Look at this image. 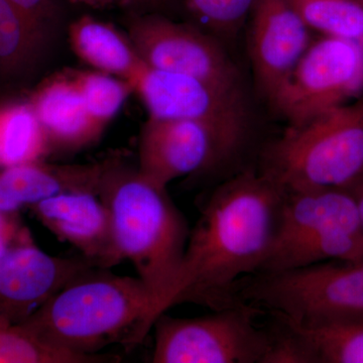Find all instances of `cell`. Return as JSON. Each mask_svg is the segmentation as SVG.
Listing matches in <instances>:
<instances>
[{
  "mask_svg": "<svg viewBox=\"0 0 363 363\" xmlns=\"http://www.w3.org/2000/svg\"><path fill=\"white\" fill-rule=\"evenodd\" d=\"M113 357L82 355L45 343L23 324L0 314V363L113 362Z\"/></svg>",
  "mask_w": 363,
  "mask_h": 363,
  "instance_id": "cell-21",
  "label": "cell"
},
{
  "mask_svg": "<svg viewBox=\"0 0 363 363\" xmlns=\"http://www.w3.org/2000/svg\"><path fill=\"white\" fill-rule=\"evenodd\" d=\"M91 117L102 128L116 118L131 93L128 81L96 70H70Z\"/></svg>",
  "mask_w": 363,
  "mask_h": 363,
  "instance_id": "cell-24",
  "label": "cell"
},
{
  "mask_svg": "<svg viewBox=\"0 0 363 363\" xmlns=\"http://www.w3.org/2000/svg\"><path fill=\"white\" fill-rule=\"evenodd\" d=\"M49 143L32 104L26 98L0 101V169L45 160Z\"/></svg>",
  "mask_w": 363,
  "mask_h": 363,
  "instance_id": "cell-20",
  "label": "cell"
},
{
  "mask_svg": "<svg viewBox=\"0 0 363 363\" xmlns=\"http://www.w3.org/2000/svg\"><path fill=\"white\" fill-rule=\"evenodd\" d=\"M362 96V45L321 35L313 40L269 104L291 125Z\"/></svg>",
  "mask_w": 363,
  "mask_h": 363,
  "instance_id": "cell-8",
  "label": "cell"
},
{
  "mask_svg": "<svg viewBox=\"0 0 363 363\" xmlns=\"http://www.w3.org/2000/svg\"><path fill=\"white\" fill-rule=\"evenodd\" d=\"M255 0H168L187 23L222 44L231 42L247 26Z\"/></svg>",
  "mask_w": 363,
  "mask_h": 363,
  "instance_id": "cell-22",
  "label": "cell"
},
{
  "mask_svg": "<svg viewBox=\"0 0 363 363\" xmlns=\"http://www.w3.org/2000/svg\"><path fill=\"white\" fill-rule=\"evenodd\" d=\"M350 193L357 209L358 223L363 233V172L347 186L343 187Z\"/></svg>",
  "mask_w": 363,
  "mask_h": 363,
  "instance_id": "cell-27",
  "label": "cell"
},
{
  "mask_svg": "<svg viewBox=\"0 0 363 363\" xmlns=\"http://www.w3.org/2000/svg\"><path fill=\"white\" fill-rule=\"evenodd\" d=\"M128 26V35L147 65L247 96L238 65L224 44L209 33L159 11H133Z\"/></svg>",
  "mask_w": 363,
  "mask_h": 363,
  "instance_id": "cell-7",
  "label": "cell"
},
{
  "mask_svg": "<svg viewBox=\"0 0 363 363\" xmlns=\"http://www.w3.org/2000/svg\"><path fill=\"white\" fill-rule=\"evenodd\" d=\"M9 4L38 21L48 30L58 23L63 9L60 0H7Z\"/></svg>",
  "mask_w": 363,
  "mask_h": 363,
  "instance_id": "cell-25",
  "label": "cell"
},
{
  "mask_svg": "<svg viewBox=\"0 0 363 363\" xmlns=\"http://www.w3.org/2000/svg\"><path fill=\"white\" fill-rule=\"evenodd\" d=\"M247 26L253 77L269 104L311 45L313 30L294 0H255Z\"/></svg>",
  "mask_w": 363,
  "mask_h": 363,
  "instance_id": "cell-11",
  "label": "cell"
},
{
  "mask_svg": "<svg viewBox=\"0 0 363 363\" xmlns=\"http://www.w3.org/2000/svg\"><path fill=\"white\" fill-rule=\"evenodd\" d=\"M30 210L50 233L77 248L93 266L108 269L123 262L108 208L96 193H65Z\"/></svg>",
  "mask_w": 363,
  "mask_h": 363,
  "instance_id": "cell-13",
  "label": "cell"
},
{
  "mask_svg": "<svg viewBox=\"0 0 363 363\" xmlns=\"http://www.w3.org/2000/svg\"><path fill=\"white\" fill-rule=\"evenodd\" d=\"M234 296L266 315L298 326L363 316V259L255 272L238 281Z\"/></svg>",
  "mask_w": 363,
  "mask_h": 363,
  "instance_id": "cell-5",
  "label": "cell"
},
{
  "mask_svg": "<svg viewBox=\"0 0 363 363\" xmlns=\"http://www.w3.org/2000/svg\"><path fill=\"white\" fill-rule=\"evenodd\" d=\"M72 4H82L95 9H109L123 7L128 9V0H69Z\"/></svg>",
  "mask_w": 363,
  "mask_h": 363,
  "instance_id": "cell-29",
  "label": "cell"
},
{
  "mask_svg": "<svg viewBox=\"0 0 363 363\" xmlns=\"http://www.w3.org/2000/svg\"><path fill=\"white\" fill-rule=\"evenodd\" d=\"M131 84L149 117L200 121L229 135L250 140L252 118L245 95L147 64Z\"/></svg>",
  "mask_w": 363,
  "mask_h": 363,
  "instance_id": "cell-10",
  "label": "cell"
},
{
  "mask_svg": "<svg viewBox=\"0 0 363 363\" xmlns=\"http://www.w3.org/2000/svg\"><path fill=\"white\" fill-rule=\"evenodd\" d=\"M359 1L363 4V0H359Z\"/></svg>",
  "mask_w": 363,
  "mask_h": 363,
  "instance_id": "cell-30",
  "label": "cell"
},
{
  "mask_svg": "<svg viewBox=\"0 0 363 363\" xmlns=\"http://www.w3.org/2000/svg\"><path fill=\"white\" fill-rule=\"evenodd\" d=\"M68 38L76 56L94 70L133 83L145 66L130 35L90 14L72 21Z\"/></svg>",
  "mask_w": 363,
  "mask_h": 363,
  "instance_id": "cell-18",
  "label": "cell"
},
{
  "mask_svg": "<svg viewBox=\"0 0 363 363\" xmlns=\"http://www.w3.org/2000/svg\"><path fill=\"white\" fill-rule=\"evenodd\" d=\"M49 33L7 0H0V78L30 75L44 57Z\"/></svg>",
  "mask_w": 363,
  "mask_h": 363,
  "instance_id": "cell-19",
  "label": "cell"
},
{
  "mask_svg": "<svg viewBox=\"0 0 363 363\" xmlns=\"http://www.w3.org/2000/svg\"><path fill=\"white\" fill-rule=\"evenodd\" d=\"M28 99L45 131L51 154L85 149L104 133V128L86 108L70 70L45 79Z\"/></svg>",
  "mask_w": 363,
  "mask_h": 363,
  "instance_id": "cell-15",
  "label": "cell"
},
{
  "mask_svg": "<svg viewBox=\"0 0 363 363\" xmlns=\"http://www.w3.org/2000/svg\"><path fill=\"white\" fill-rule=\"evenodd\" d=\"M272 319L288 363H363V316L310 326Z\"/></svg>",
  "mask_w": 363,
  "mask_h": 363,
  "instance_id": "cell-17",
  "label": "cell"
},
{
  "mask_svg": "<svg viewBox=\"0 0 363 363\" xmlns=\"http://www.w3.org/2000/svg\"><path fill=\"white\" fill-rule=\"evenodd\" d=\"M128 9L135 13L159 11L168 7V0H128Z\"/></svg>",
  "mask_w": 363,
  "mask_h": 363,
  "instance_id": "cell-28",
  "label": "cell"
},
{
  "mask_svg": "<svg viewBox=\"0 0 363 363\" xmlns=\"http://www.w3.org/2000/svg\"><path fill=\"white\" fill-rule=\"evenodd\" d=\"M278 228L267 257L341 231L362 233L357 209L344 188L283 191Z\"/></svg>",
  "mask_w": 363,
  "mask_h": 363,
  "instance_id": "cell-14",
  "label": "cell"
},
{
  "mask_svg": "<svg viewBox=\"0 0 363 363\" xmlns=\"http://www.w3.org/2000/svg\"><path fill=\"white\" fill-rule=\"evenodd\" d=\"M84 257L49 255L35 241L0 255V314L21 324L69 281L93 267Z\"/></svg>",
  "mask_w": 363,
  "mask_h": 363,
  "instance_id": "cell-12",
  "label": "cell"
},
{
  "mask_svg": "<svg viewBox=\"0 0 363 363\" xmlns=\"http://www.w3.org/2000/svg\"><path fill=\"white\" fill-rule=\"evenodd\" d=\"M312 30L363 48V4L359 0H294Z\"/></svg>",
  "mask_w": 363,
  "mask_h": 363,
  "instance_id": "cell-23",
  "label": "cell"
},
{
  "mask_svg": "<svg viewBox=\"0 0 363 363\" xmlns=\"http://www.w3.org/2000/svg\"><path fill=\"white\" fill-rule=\"evenodd\" d=\"M152 302L136 277L93 267L81 272L30 315L23 326L45 343L82 355L107 344L143 342L150 331Z\"/></svg>",
  "mask_w": 363,
  "mask_h": 363,
  "instance_id": "cell-3",
  "label": "cell"
},
{
  "mask_svg": "<svg viewBox=\"0 0 363 363\" xmlns=\"http://www.w3.org/2000/svg\"><path fill=\"white\" fill-rule=\"evenodd\" d=\"M264 313L240 302L212 314L155 320L154 363H264L271 329L257 323Z\"/></svg>",
  "mask_w": 363,
  "mask_h": 363,
  "instance_id": "cell-6",
  "label": "cell"
},
{
  "mask_svg": "<svg viewBox=\"0 0 363 363\" xmlns=\"http://www.w3.org/2000/svg\"><path fill=\"white\" fill-rule=\"evenodd\" d=\"M33 241L32 233L23 224L20 214L0 211V255Z\"/></svg>",
  "mask_w": 363,
  "mask_h": 363,
  "instance_id": "cell-26",
  "label": "cell"
},
{
  "mask_svg": "<svg viewBox=\"0 0 363 363\" xmlns=\"http://www.w3.org/2000/svg\"><path fill=\"white\" fill-rule=\"evenodd\" d=\"M283 190L259 169H245L219 184L205 204L178 277L162 308L195 304L212 311L240 303L236 284L259 271L271 250Z\"/></svg>",
  "mask_w": 363,
  "mask_h": 363,
  "instance_id": "cell-1",
  "label": "cell"
},
{
  "mask_svg": "<svg viewBox=\"0 0 363 363\" xmlns=\"http://www.w3.org/2000/svg\"><path fill=\"white\" fill-rule=\"evenodd\" d=\"M98 196L108 208L121 257L133 264L149 293L152 330L180 271L190 234L187 220L167 188L121 157L102 162Z\"/></svg>",
  "mask_w": 363,
  "mask_h": 363,
  "instance_id": "cell-2",
  "label": "cell"
},
{
  "mask_svg": "<svg viewBox=\"0 0 363 363\" xmlns=\"http://www.w3.org/2000/svg\"><path fill=\"white\" fill-rule=\"evenodd\" d=\"M250 140L188 119L149 117L140 131L138 169L160 187L213 171L240 156Z\"/></svg>",
  "mask_w": 363,
  "mask_h": 363,
  "instance_id": "cell-9",
  "label": "cell"
},
{
  "mask_svg": "<svg viewBox=\"0 0 363 363\" xmlns=\"http://www.w3.org/2000/svg\"><path fill=\"white\" fill-rule=\"evenodd\" d=\"M102 162L58 164L40 161L0 169V211L20 214L21 210L65 193L98 194Z\"/></svg>",
  "mask_w": 363,
  "mask_h": 363,
  "instance_id": "cell-16",
  "label": "cell"
},
{
  "mask_svg": "<svg viewBox=\"0 0 363 363\" xmlns=\"http://www.w3.org/2000/svg\"><path fill=\"white\" fill-rule=\"evenodd\" d=\"M257 169L283 191L347 186L363 172V96L286 126Z\"/></svg>",
  "mask_w": 363,
  "mask_h": 363,
  "instance_id": "cell-4",
  "label": "cell"
}]
</instances>
